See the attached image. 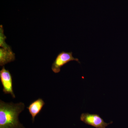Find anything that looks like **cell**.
Wrapping results in <instances>:
<instances>
[{"label":"cell","instance_id":"6da1fadb","mask_svg":"<svg viewBox=\"0 0 128 128\" xmlns=\"http://www.w3.org/2000/svg\"><path fill=\"white\" fill-rule=\"evenodd\" d=\"M22 102L6 103L0 100V128H25L18 120V115L25 108Z\"/></svg>","mask_w":128,"mask_h":128},{"label":"cell","instance_id":"8992f818","mask_svg":"<svg viewBox=\"0 0 128 128\" xmlns=\"http://www.w3.org/2000/svg\"><path fill=\"white\" fill-rule=\"evenodd\" d=\"M44 105L45 102L41 98H38L32 102L27 108L32 115L33 122L34 121L35 117L41 112Z\"/></svg>","mask_w":128,"mask_h":128},{"label":"cell","instance_id":"52a82bcc","mask_svg":"<svg viewBox=\"0 0 128 128\" xmlns=\"http://www.w3.org/2000/svg\"><path fill=\"white\" fill-rule=\"evenodd\" d=\"M6 38V37L4 34V30L2 25H0V46L1 48H9L11 46L6 44L5 40Z\"/></svg>","mask_w":128,"mask_h":128},{"label":"cell","instance_id":"3957f363","mask_svg":"<svg viewBox=\"0 0 128 128\" xmlns=\"http://www.w3.org/2000/svg\"><path fill=\"white\" fill-rule=\"evenodd\" d=\"M80 120L86 124L96 128H106L107 126L113 123L111 122L107 123L104 122L99 114H90L88 113L82 114L80 117Z\"/></svg>","mask_w":128,"mask_h":128},{"label":"cell","instance_id":"277c9868","mask_svg":"<svg viewBox=\"0 0 128 128\" xmlns=\"http://www.w3.org/2000/svg\"><path fill=\"white\" fill-rule=\"evenodd\" d=\"M0 79L1 82L3 89L2 91L5 94H10L13 98L16 96L14 92L12 87V76L9 70L3 66L0 70Z\"/></svg>","mask_w":128,"mask_h":128},{"label":"cell","instance_id":"5b68a950","mask_svg":"<svg viewBox=\"0 0 128 128\" xmlns=\"http://www.w3.org/2000/svg\"><path fill=\"white\" fill-rule=\"evenodd\" d=\"M16 60L15 54L9 48H0V66H4L6 64L13 62Z\"/></svg>","mask_w":128,"mask_h":128},{"label":"cell","instance_id":"7a4b0ae2","mask_svg":"<svg viewBox=\"0 0 128 128\" xmlns=\"http://www.w3.org/2000/svg\"><path fill=\"white\" fill-rule=\"evenodd\" d=\"M72 54V52L62 51L59 53L52 64L51 69L53 72L55 73H59L61 67L70 61H76L80 64L79 59L74 58Z\"/></svg>","mask_w":128,"mask_h":128}]
</instances>
